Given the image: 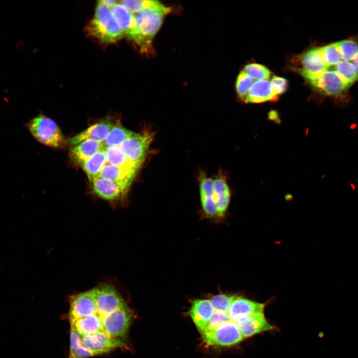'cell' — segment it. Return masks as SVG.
Listing matches in <instances>:
<instances>
[{"instance_id":"1","label":"cell","mask_w":358,"mask_h":358,"mask_svg":"<svg viewBox=\"0 0 358 358\" xmlns=\"http://www.w3.org/2000/svg\"><path fill=\"white\" fill-rule=\"evenodd\" d=\"M171 11L162 3L139 12L134 13L136 23L135 43L140 51L147 53L151 48L152 41L160 29L163 20Z\"/></svg>"},{"instance_id":"2","label":"cell","mask_w":358,"mask_h":358,"mask_svg":"<svg viewBox=\"0 0 358 358\" xmlns=\"http://www.w3.org/2000/svg\"><path fill=\"white\" fill-rule=\"evenodd\" d=\"M87 30L90 36L103 44L115 43L124 36L110 8L99 1Z\"/></svg>"},{"instance_id":"3","label":"cell","mask_w":358,"mask_h":358,"mask_svg":"<svg viewBox=\"0 0 358 358\" xmlns=\"http://www.w3.org/2000/svg\"><path fill=\"white\" fill-rule=\"evenodd\" d=\"M26 127L33 137L47 146L59 148L66 144L65 139L59 126L51 118L39 114L31 119Z\"/></svg>"},{"instance_id":"4","label":"cell","mask_w":358,"mask_h":358,"mask_svg":"<svg viewBox=\"0 0 358 358\" xmlns=\"http://www.w3.org/2000/svg\"><path fill=\"white\" fill-rule=\"evenodd\" d=\"M133 315L126 304L105 316L102 320V332L111 338H125L132 323Z\"/></svg>"},{"instance_id":"5","label":"cell","mask_w":358,"mask_h":358,"mask_svg":"<svg viewBox=\"0 0 358 358\" xmlns=\"http://www.w3.org/2000/svg\"><path fill=\"white\" fill-rule=\"evenodd\" d=\"M201 335L203 342L206 346L210 347H230L244 339L236 323L232 320Z\"/></svg>"},{"instance_id":"6","label":"cell","mask_w":358,"mask_h":358,"mask_svg":"<svg viewBox=\"0 0 358 358\" xmlns=\"http://www.w3.org/2000/svg\"><path fill=\"white\" fill-rule=\"evenodd\" d=\"M153 140L149 132L136 133L126 139L119 147L128 159L139 169Z\"/></svg>"},{"instance_id":"7","label":"cell","mask_w":358,"mask_h":358,"mask_svg":"<svg viewBox=\"0 0 358 358\" xmlns=\"http://www.w3.org/2000/svg\"><path fill=\"white\" fill-rule=\"evenodd\" d=\"M308 82L314 88L324 94L333 97L343 95L351 86L335 71L329 70Z\"/></svg>"},{"instance_id":"8","label":"cell","mask_w":358,"mask_h":358,"mask_svg":"<svg viewBox=\"0 0 358 358\" xmlns=\"http://www.w3.org/2000/svg\"><path fill=\"white\" fill-rule=\"evenodd\" d=\"M300 60L302 68L299 72L307 81L318 77L328 69L319 48H313L304 52Z\"/></svg>"},{"instance_id":"9","label":"cell","mask_w":358,"mask_h":358,"mask_svg":"<svg viewBox=\"0 0 358 358\" xmlns=\"http://www.w3.org/2000/svg\"><path fill=\"white\" fill-rule=\"evenodd\" d=\"M81 344L86 348L106 354L118 348H126L127 345L122 340L113 339L99 333L81 337Z\"/></svg>"},{"instance_id":"10","label":"cell","mask_w":358,"mask_h":358,"mask_svg":"<svg viewBox=\"0 0 358 358\" xmlns=\"http://www.w3.org/2000/svg\"><path fill=\"white\" fill-rule=\"evenodd\" d=\"M235 323L244 339L273 328L267 320L264 312L243 317Z\"/></svg>"},{"instance_id":"11","label":"cell","mask_w":358,"mask_h":358,"mask_svg":"<svg viewBox=\"0 0 358 358\" xmlns=\"http://www.w3.org/2000/svg\"><path fill=\"white\" fill-rule=\"evenodd\" d=\"M115 123V122L109 119L101 120L70 138L68 142L73 145L89 139L102 142L105 139Z\"/></svg>"},{"instance_id":"12","label":"cell","mask_w":358,"mask_h":358,"mask_svg":"<svg viewBox=\"0 0 358 358\" xmlns=\"http://www.w3.org/2000/svg\"><path fill=\"white\" fill-rule=\"evenodd\" d=\"M92 189L99 197L109 201H115L122 198L127 189L120 184L106 179L97 177L92 180Z\"/></svg>"},{"instance_id":"13","label":"cell","mask_w":358,"mask_h":358,"mask_svg":"<svg viewBox=\"0 0 358 358\" xmlns=\"http://www.w3.org/2000/svg\"><path fill=\"white\" fill-rule=\"evenodd\" d=\"M110 8L123 35L128 39L135 42L136 37V23L134 13L120 1Z\"/></svg>"},{"instance_id":"14","label":"cell","mask_w":358,"mask_h":358,"mask_svg":"<svg viewBox=\"0 0 358 358\" xmlns=\"http://www.w3.org/2000/svg\"><path fill=\"white\" fill-rule=\"evenodd\" d=\"M213 311L209 299H195L192 301L188 314L200 333L205 328Z\"/></svg>"},{"instance_id":"15","label":"cell","mask_w":358,"mask_h":358,"mask_svg":"<svg viewBox=\"0 0 358 358\" xmlns=\"http://www.w3.org/2000/svg\"><path fill=\"white\" fill-rule=\"evenodd\" d=\"M265 305L252 300L237 297L228 311L230 319L235 322L243 317L264 312Z\"/></svg>"},{"instance_id":"16","label":"cell","mask_w":358,"mask_h":358,"mask_svg":"<svg viewBox=\"0 0 358 358\" xmlns=\"http://www.w3.org/2000/svg\"><path fill=\"white\" fill-rule=\"evenodd\" d=\"M277 99V95L274 93L270 82L263 80L253 83L243 100L247 103H261Z\"/></svg>"},{"instance_id":"17","label":"cell","mask_w":358,"mask_h":358,"mask_svg":"<svg viewBox=\"0 0 358 358\" xmlns=\"http://www.w3.org/2000/svg\"><path fill=\"white\" fill-rule=\"evenodd\" d=\"M136 173L131 170L106 164L97 177L114 181L128 189Z\"/></svg>"},{"instance_id":"18","label":"cell","mask_w":358,"mask_h":358,"mask_svg":"<svg viewBox=\"0 0 358 358\" xmlns=\"http://www.w3.org/2000/svg\"><path fill=\"white\" fill-rule=\"evenodd\" d=\"M104 149L102 144L93 140H86L74 145L70 151L71 158L81 165L99 151Z\"/></svg>"},{"instance_id":"19","label":"cell","mask_w":358,"mask_h":358,"mask_svg":"<svg viewBox=\"0 0 358 358\" xmlns=\"http://www.w3.org/2000/svg\"><path fill=\"white\" fill-rule=\"evenodd\" d=\"M106 164V158L104 149L94 154L81 165L91 182L93 179L98 176L102 168Z\"/></svg>"},{"instance_id":"20","label":"cell","mask_w":358,"mask_h":358,"mask_svg":"<svg viewBox=\"0 0 358 358\" xmlns=\"http://www.w3.org/2000/svg\"><path fill=\"white\" fill-rule=\"evenodd\" d=\"M107 164L137 172L139 169L131 162L119 146H111L104 149Z\"/></svg>"},{"instance_id":"21","label":"cell","mask_w":358,"mask_h":358,"mask_svg":"<svg viewBox=\"0 0 358 358\" xmlns=\"http://www.w3.org/2000/svg\"><path fill=\"white\" fill-rule=\"evenodd\" d=\"M104 355L99 352L90 350L81 344V336L71 329L70 337V351L68 358H88Z\"/></svg>"},{"instance_id":"22","label":"cell","mask_w":358,"mask_h":358,"mask_svg":"<svg viewBox=\"0 0 358 358\" xmlns=\"http://www.w3.org/2000/svg\"><path fill=\"white\" fill-rule=\"evenodd\" d=\"M135 132L123 127L117 121L110 131L105 139L101 143L104 149L111 146H119L126 139L132 136Z\"/></svg>"},{"instance_id":"23","label":"cell","mask_w":358,"mask_h":358,"mask_svg":"<svg viewBox=\"0 0 358 358\" xmlns=\"http://www.w3.org/2000/svg\"><path fill=\"white\" fill-rule=\"evenodd\" d=\"M334 44L344 60L353 61L358 54V43L355 40L346 39Z\"/></svg>"},{"instance_id":"24","label":"cell","mask_w":358,"mask_h":358,"mask_svg":"<svg viewBox=\"0 0 358 358\" xmlns=\"http://www.w3.org/2000/svg\"><path fill=\"white\" fill-rule=\"evenodd\" d=\"M319 48L323 60L328 68L336 65L343 60L334 43Z\"/></svg>"},{"instance_id":"25","label":"cell","mask_w":358,"mask_h":358,"mask_svg":"<svg viewBox=\"0 0 358 358\" xmlns=\"http://www.w3.org/2000/svg\"><path fill=\"white\" fill-rule=\"evenodd\" d=\"M243 71L253 80L258 81L268 80L270 76L269 70L265 66L259 64H249L245 67Z\"/></svg>"},{"instance_id":"26","label":"cell","mask_w":358,"mask_h":358,"mask_svg":"<svg viewBox=\"0 0 358 358\" xmlns=\"http://www.w3.org/2000/svg\"><path fill=\"white\" fill-rule=\"evenodd\" d=\"M237 297L235 294H218L211 296L209 299L214 309L223 311H228L229 308Z\"/></svg>"},{"instance_id":"27","label":"cell","mask_w":358,"mask_h":358,"mask_svg":"<svg viewBox=\"0 0 358 358\" xmlns=\"http://www.w3.org/2000/svg\"><path fill=\"white\" fill-rule=\"evenodd\" d=\"M120 2L133 13L139 12L158 5L160 2L153 0H121Z\"/></svg>"},{"instance_id":"28","label":"cell","mask_w":358,"mask_h":358,"mask_svg":"<svg viewBox=\"0 0 358 358\" xmlns=\"http://www.w3.org/2000/svg\"><path fill=\"white\" fill-rule=\"evenodd\" d=\"M253 83V80L243 71L240 73L236 82V90L241 99H244Z\"/></svg>"},{"instance_id":"29","label":"cell","mask_w":358,"mask_h":358,"mask_svg":"<svg viewBox=\"0 0 358 358\" xmlns=\"http://www.w3.org/2000/svg\"><path fill=\"white\" fill-rule=\"evenodd\" d=\"M200 198L203 211L204 213L210 217L217 216V205L214 197H202Z\"/></svg>"},{"instance_id":"30","label":"cell","mask_w":358,"mask_h":358,"mask_svg":"<svg viewBox=\"0 0 358 358\" xmlns=\"http://www.w3.org/2000/svg\"><path fill=\"white\" fill-rule=\"evenodd\" d=\"M199 189L200 197L213 196V179L201 175Z\"/></svg>"},{"instance_id":"31","label":"cell","mask_w":358,"mask_h":358,"mask_svg":"<svg viewBox=\"0 0 358 358\" xmlns=\"http://www.w3.org/2000/svg\"><path fill=\"white\" fill-rule=\"evenodd\" d=\"M213 188L214 199L217 196L230 192L225 179L222 177L213 179Z\"/></svg>"},{"instance_id":"32","label":"cell","mask_w":358,"mask_h":358,"mask_svg":"<svg viewBox=\"0 0 358 358\" xmlns=\"http://www.w3.org/2000/svg\"><path fill=\"white\" fill-rule=\"evenodd\" d=\"M230 192L215 197L217 208V216L222 217L225 214L229 204Z\"/></svg>"},{"instance_id":"33","label":"cell","mask_w":358,"mask_h":358,"mask_svg":"<svg viewBox=\"0 0 358 358\" xmlns=\"http://www.w3.org/2000/svg\"><path fill=\"white\" fill-rule=\"evenodd\" d=\"M270 83L274 93L277 95L285 92L287 88V81L283 78L273 76Z\"/></svg>"},{"instance_id":"34","label":"cell","mask_w":358,"mask_h":358,"mask_svg":"<svg viewBox=\"0 0 358 358\" xmlns=\"http://www.w3.org/2000/svg\"><path fill=\"white\" fill-rule=\"evenodd\" d=\"M99 2L104 4L105 5L109 6V7H111L117 2H118V0H101L98 1Z\"/></svg>"},{"instance_id":"35","label":"cell","mask_w":358,"mask_h":358,"mask_svg":"<svg viewBox=\"0 0 358 358\" xmlns=\"http://www.w3.org/2000/svg\"><path fill=\"white\" fill-rule=\"evenodd\" d=\"M354 63L356 67L357 72L358 73V54H357V55L356 56V57H355V58L354 59Z\"/></svg>"}]
</instances>
